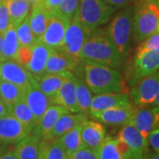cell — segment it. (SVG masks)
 Returning a JSON list of instances; mask_svg holds the SVG:
<instances>
[{
    "instance_id": "cell-46",
    "label": "cell",
    "mask_w": 159,
    "mask_h": 159,
    "mask_svg": "<svg viewBox=\"0 0 159 159\" xmlns=\"http://www.w3.org/2000/svg\"><path fill=\"white\" fill-rule=\"evenodd\" d=\"M6 144H5V143H3L2 142H0V155L6 150Z\"/></svg>"
},
{
    "instance_id": "cell-14",
    "label": "cell",
    "mask_w": 159,
    "mask_h": 159,
    "mask_svg": "<svg viewBox=\"0 0 159 159\" xmlns=\"http://www.w3.org/2000/svg\"><path fill=\"white\" fill-rule=\"evenodd\" d=\"M76 82L77 77L73 73L67 72L66 78L52 100L53 104L62 105L70 112H80L76 102Z\"/></svg>"
},
{
    "instance_id": "cell-20",
    "label": "cell",
    "mask_w": 159,
    "mask_h": 159,
    "mask_svg": "<svg viewBox=\"0 0 159 159\" xmlns=\"http://www.w3.org/2000/svg\"><path fill=\"white\" fill-rule=\"evenodd\" d=\"M135 106L132 103L126 106H118L102 111L96 119L111 125H124L131 122Z\"/></svg>"
},
{
    "instance_id": "cell-51",
    "label": "cell",
    "mask_w": 159,
    "mask_h": 159,
    "mask_svg": "<svg viewBox=\"0 0 159 159\" xmlns=\"http://www.w3.org/2000/svg\"><path fill=\"white\" fill-rule=\"evenodd\" d=\"M1 1H2V0H0V2H1Z\"/></svg>"
},
{
    "instance_id": "cell-23",
    "label": "cell",
    "mask_w": 159,
    "mask_h": 159,
    "mask_svg": "<svg viewBox=\"0 0 159 159\" xmlns=\"http://www.w3.org/2000/svg\"><path fill=\"white\" fill-rule=\"evenodd\" d=\"M155 122V110L147 107V105L134 108L131 123L136 127L142 136L148 140V134L153 130Z\"/></svg>"
},
{
    "instance_id": "cell-8",
    "label": "cell",
    "mask_w": 159,
    "mask_h": 159,
    "mask_svg": "<svg viewBox=\"0 0 159 159\" xmlns=\"http://www.w3.org/2000/svg\"><path fill=\"white\" fill-rule=\"evenodd\" d=\"M91 33L86 30L74 15L66 28L60 50L69 55L80 57L81 48Z\"/></svg>"
},
{
    "instance_id": "cell-31",
    "label": "cell",
    "mask_w": 159,
    "mask_h": 159,
    "mask_svg": "<svg viewBox=\"0 0 159 159\" xmlns=\"http://www.w3.org/2000/svg\"><path fill=\"white\" fill-rule=\"evenodd\" d=\"M10 24L16 27L29 16L30 4L28 0H7Z\"/></svg>"
},
{
    "instance_id": "cell-49",
    "label": "cell",
    "mask_w": 159,
    "mask_h": 159,
    "mask_svg": "<svg viewBox=\"0 0 159 159\" xmlns=\"http://www.w3.org/2000/svg\"><path fill=\"white\" fill-rule=\"evenodd\" d=\"M157 4H158V6H159V0H157Z\"/></svg>"
},
{
    "instance_id": "cell-28",
    "label": "cell",
    "mask_w": 159,
    "mask_h": 159,
    "mask_svg": "<svg viewBox=\"0 0 159 159\" xmlns=\"http://www.w3.org/2000/svg\"><path fill=\"white\" fill-rule=\"evenodd\" d=\"M9 114L16 118L31 131H33L36 125L34 114L29 108L28 103L24 100V98L11 105L9 108Z\"/></svg>"
},
{
    "instance_id": "cell-19",
    "label": "cell",
    "mask_w": 159,
    "mask_h": 159,
    "mask_svg": "<svg viewBox=\"0 0 159 159\" xmlns=\"http://www.w3.org/2000/svg\"><path fill=\"white\" fill-rule=\"evenodd\" d=\"M118 138L124 141L135 153L144 157V153L148 148V140L142 136L140 131L131 122L123 125Z\"/></svg>"
},
{
    "instance_id": "cell-1",
    "label": "cell",
    "mask_w": 159,
    "mask_h": 159,
    "mask_svg": "<svg viewBox=\"0 0 159 159\" xmlns=\"http://www.w3.org/2000/svg\"><path fill=\"white\" fill-rule=\"evenodd\" d=\"M82 60V59H81ZM84 81L95 94L127 92L129 89L123 75L113 67L83 60Z\"/></svg>"
},
{
    "instance_id": "cell-17",
    "label": "cell",
    "mask_w": 159,
    "mask_h": 159,
    "mask_svg": "<svg viewBox=\"0 0 159 159\" xmlns=\"http://www.w3.org/2000/svg\"><path fill=\"white\" fill-rule=\"evenodd\" d=\"M50 50L41 39L35 40L30 45V57L25 68L33 76H39L44 73Z\"/></svg>"
},
{
    "instance_id": "cell-7",
    "label": "cell",
    "mask_w": 159,
    "mask_h": 159,
    "mask_svg": "<svg viewBox=\"0 0 159 159\" xmlns=\"http://www.w3.org/2000/svg\"><path fill=\"white\" fill-rule=\"evenodd\" d=\"M159 69V51H148L135 53L134 63L130 67L128 78L131 83L135 84L140 79L154 74Z\"/></svg>"
},
{
    "instance_id": "cell-25",
    "label": "cell",
    "mask_w": 159,
    "mask_h": 159,
    "mask_svg": "<svg viewBox=\"0 0 159 159\" xmlns=\"http://www.w3.org/2000/svg\"><path fill=\"white\" fill-rule=\"evenodd\" d=\"M69 157L57 138L41 139L38 159H67Z\"/></svg>"
},
{
    "instance_id": "cell-44",
    "label": "cell",
    "mask_w": 159,
    "mask_h": 159,
    "mask_svg": "<svg viewBox=\"0 0 159 159\" xmlns=\"http://www.w3.org/2000/svg\"><path fill=\"white\" fill-rule=\"evenodd\" d=\"M153 104V108L155 109L157 111H159V91L158 93H157V97H156V98H155V101H154Z\"/></svg>"
},
{
    "instance_id": "cell-5",
    "label": "cell",
    "mask_w": 159,
    "mask_h": 159,
    "mask_svg": "<svg viewBox=\"0 0 159 159\" xmlns=\"http://www.w3.org/2000/svg\"><path fill=\"white\" fill-rule=\"evenodd\" d=\"M114 11L113 6L103 0H80L74 15L83 28L92 33L108 21Z\"/></svg>"
},
{
    "instance_id": "cell-24",
    "label": "cell",
    "mask_w": 159,
    "mask_h": 159,
    "mask_svg": "<svg viewBox=\"0 0 159 159\" xmlns=\"http://www.w3.org/2000/svg\"><path fill=\"white\" fill-rule=\"evenodd\" d=\"M88 120V117L86 113H75L70 114L66 113L59 117L53 129L51 131V137L52 138H58L64 134L67 133L68 131L74 129V127L80 125H82L85 121ZM50 137V138H51Z\"/></svg>"
},
{
    "instance_id": "cell-6",
    "label": "cell",
    "mask_w": 159,
    "mask_h": 159,
    "mask_svg": "<svg viewBox=\"0 0 159 159\" xmlns=\"http://www.w3.org/2000/svg\"><path fill=\"white\" fill-rule=\"evenodd\" d=\"M159 91V72L140 79L130 91V99L137 106L153 104Z\"/></svg>"
},
{
    "instance_id": "cell-45",
    "label": "cell",
    "mask_w": 159,
    "mask_h": 159,
    "mask_svg": "<svg viewBox=\"0 0 159 159\" xmlns=\"http://www.w3.org/2000/svg\"><path fill=\"white\" fill-rule=\"evenodd\" d=\"M2 49H3V34H0V59L2 56Z\"/></svg>"
},
{
    "instance_id": "cell-41",
    "label": "cell",
    "mask_w": 159,
    "mask_h": 159,
    "mask_svg": "<svg viewBox=\"0 0 159 159\" xmlns=\"http://www.w3.org/2000/svg\"><path fill=\"white\" fill-rule=\"evenodd\" d=\"M108 5L115 7H123L127 6L132 0H103Z\"/></svg>"
},
{
    "instance_id": "cell-4",
    "label": "cell",
    "mask_w": 159,
    "mask_h": 159,
    "mask_svg": "<svg viewBox=\"0 0 159 159\" xmlns=\"http://www.w3.org/2000/svg\"><path fill=\"white\" fill-rule=\"evenodd\" d=\"M134 12V9L133 6H129L119 11L111 20L108 28L107 34L109 38L113 43L122 58L126 57L130 49L133 35Z\"/></svg>"
},
{
    "instance_id": "cell-43",
    "label": "cell",
    "mask_w": 159,
    "mask_h": 159,
    "mask_svg": "<svg viewBox=\"0 0 159 159\" xmlns=\"http://www.w3.org/2000/svg\"><path fill=\"white\" fill-rule=\"evenodd\" d=\"M9 114V109L6 105V103L2 101V99L0 98V118L4 117Z\"/></svg>"
},
{
    "instance_id": "cell-48",
    "label": "cell",
    "mask_w": 159,
    "mask_h": 159,
    "mask_svg": "<svg viewBox=\"0 0 159 159\" xmlns=\"http://www.w3.org/2000/svg\"><path fill=\"white\" fill-rule=\"evenodd\" d=\"M149 159H159V152L158 153L153 155V156H152V157H151Z\"/></svg>"
},
{
    "instance_id": "cell-27",
    "label": "cell",
    "mask_w": 159,
    "mask_h": 159,
    "mask_svg": "<svg viewBox=\"0 0 159 159\" xmlns=\"http://www.w3.org/2000/svg\"><path fill=\"white\" fill-rule=\"evenodd\" d=\"M15 27L9 25L8 29L3 34V49L0 61L3 60H15L17 57L18 51L20 49Z\"/></svg>"
},
{
    "instance_id": "cell-11",
    "label": "cell",
    "mask_w": 159,
    "mask_h": 159,
    "mask_svg": "<svg viewBox=\"0 0 159 159\" xmlns=\"http://www.w3.org/2000/svg\"><path fill=\"white\" fill-rule=\"evenodd\" d=\"M130 104H132V101L127 92L97 94L92 97L89 112L94 118H97L102 111L107 109Z\"/></svg>"
},
{
    "instance_id": "cell-21",
    "label": "cell",
    "mask_w": 159,
    "mask_h": 159,
    "mask_svg": "<svg viewBox=\"0 0 159 159\" xmlns=\"http://www.w3.org/2000/svg\"><path fill=\"white\" fill-rule=\"evenodd\" d=\"M51 17V14L45 8L43 1L33 5L31 13L29 15V20L35 40L42 38Z\"/></svg>"
},
{
    "instance_id": "cell-10",
    "label": "cell",
    "mask_w": 159,
    "mask_h": 159,
    "mask_svg": "<svg viewBox=\"0 0 159 159\" xmlns=\"http://www.w3.org/2000/svg\"><path fill=\"white\" fill-rule=\"evenodd\" d=\"M80 57H74L60 49L50 50L44 73L48 74H64L73 73L80 64Z\"/></svg>"
},
{
    "instance_id": "cell-12",
    "label": "cell",
    "mask_w": 159,
    "mask_h": 159,
    "mask_svg": "<svg viewBox=\"0 0 159 159\" xmlns=\"http://www.w3.org/2000/svg\"><path fill=\"white\" fill-rule=\"evenodd\" d=\"M31 132L26 125L10 114L0 118V142L6 145L17 143Z\"/></svg>"
},
{
    "instance_id": "cell-36",
    "label": "cell",
    "mask_w": 159,
    "mask_h": 159,
    "mask_svg": "<svg viewBox=\"0 0 159 159\" xmlns=\"http://www.w3.org/2000/svg\"><path fill=\"white\" fill-rule=\"evenodd\" d=\"M148 51H159V31L142 41L141 44L137 48L136 53Z\"/></svg>"
},
{
    "instance_id": "cell-18",
    "label": "cell",
    "mask_w": 159,
    "mask_h": 159,
    "mask_svg": "<svg viewBox=\"0 0 159 159\" xmlns=\"http://www.w3.org/2000/svg\"><path fill=\"white\" fill-rule=\"evenodd\" d=\"M81 141L83 147L97 150L105 139V129L102 124L87 120L81 126Z\"/></svg>"
},
{
    "instance_id": "cell-30",
    "label": "cell",
    "mask_w": 159,
    "mask_h": 159,
    "mask_svg": "<svg viewBox=\"0 0 159 159\" xmlns=\"http://www.w3.org/2000/svg\"><path fill=\"white\" fill-rule=\"evenodd\" d=\"M81 126L82 125H78L57 138L68 157H71L75 151L83 147L80 134Z\"/></svg>"
},
{
    "instance_id": "cell-15",
    "label": "cell",
    "mask_w": 159,
    "mask_h": 159,
    "mask_svg": "<svg viewBox=\"0 0 159 159\" xmlns=\"http://www.w3.org/2000/svg\"><path fill=\"white\" fill-rule=\"evenodd\" d=\"M68 110L59 104H51L50 105L46 111L42 116V118L35 125L33 133L39 137L40 139H45L51 137V131L54 125L62 115L69 113Z\"/></svg>"
},
{
    "instance_id": "cell-47",
    "label": "cell",
    "mask_w": 159,
    "mask_h": 159,
    "mask_svg": "<svg viewBox=\"0 0 159 159\" xmlns=\"http://www.w3.org/2000/svg\"><path fill=\"white\" fill-rule=\"evenodd\" d=\"M29 1V3L30 5H34V4H36V3H39L41 1H43V0H28Z\"/></svg>"
},
{
    "instance_id": "cell-39",
    "label": "cell",
    "mask_w": 159,
    "mask_h": 159,
    "mask_svg": "<svg viewBox=\"0 0 159 159\" xmlns=\"http://www.w3.org/2000/svg\"><path fill=\"white\" fill-rule=\"evenodd\" d=\"M148 143L156 151L159 152V128L150 132L148 136Z\"/></svg>"
},
{
    "instance_id": "cell-35",
    "label": "cell",
    "mask_w": 159,
    "mask_h": 159,
    "mask_svg": "<svg viewBox=\"0 0 159 159\" xmlns=\"http://www.w3.org/2000/svg\"><path fill=\"white\" fill-rule=\"evenodd\" d=\"M79 2L80 0H62L57 7L56 13L70 22L78 8Z\"/></svg>"
},
{
    "instance_id": "cell-38",
    "label": "cell",
    "mask_w": 159,
    "mask_h": 159,
    "mask_svg": "<svg viewBox=\"0 0 159 159\" xmlns=\"http://www.w3.org/2000/svg\"><path fill=\"white\" fill-rule=\"evenodd\" d=\"M72 159H98L97 151L92 148L82 147L75 151L71 157Z\"/></svg>"
},
{
    "instance_id": "cell-13",
    "label": "cell",
    "mask_w": 159,
    "mask_h": 159,
    "mask_svg": "<svg viewBox=\"0 0 159 159\" xmlns=\"http://www.w3.org/2000/svg\"><path fill=\"white\" fill-rule=\"evenodd\" d=\"M68 24L69 22L67 20L57 15V13L51 14V20L41 38L42 42L49 49H60Z\"/></svg>"
},
{
    "instance_id": "cell-26",
    "label": "cell",
    "mask_w": 159,
    "mask_h": 159,
    "mask_svg": "<svg viewBox=\"0 0 159 159\" xmlns=\"http://www.w3.org/2000/svg\"><path fill=\"white\" fill-rule=\"evenodd\" d=\"M40 140L39 137L33 133L17 142L14 150L18 159H38Z\"/></svg>"
},
{
    "instance_id": "cell-3",
    "label": "cell",
    "mask_w": 159,
    "mask_h": 159,
    "mask_svg": "<svg viewBox=\"0 0 159 159\" xmlns=\"http://www.w3.org/2000/svg\"><path fill=\"white\" fill-rule=\"evenodd\" d=\"M159 31L157 0H141L134 12L133 34L135 42H142Z\"/></svg>"
},
{
    "instance_id": "cell-50",
    "label": "cell",
    "mask_w": 159,
    "mask_h": 159,
    "mask_svg": "<svg viewBox=\"0 0 159 159\" xmlns=\"http://www.w3.org/2000/svg\"><path fill=\"white\" fill-rule=\"evenodd\" d=\"M67 159H72V158H71V157H68V158H67Z\"/></svg>"
},
{
    "instance_id": "cell-34",
    "label": "cell",
    "mask_w": 159,
    "mask_h": 159,
    "mask_svg": "<svg viewBox=\"0 0 159 159\" xmlns=\"http://www.w3.org/2000/svg\"><path fill=\"white\" fill-rule=\"evenodd\" d=\"M16 34H17L18 41L20 46H30L33 44L35 38H34L33 32L31 30L29 25V16L24 20L15 27Z\"/></svg>"
},
{
    "instance_id": "cell-22",
    "label": "cell",
    "mask_w": 159,
    "mask_h": 159,
    "mask_svg": "<svg viewBox=\"0 0 159 159\" xmlns=\"http://www.w3.org/2000/svg\"><path fill=\"white\" fill-rule=\"evenodd\" d=\"M35 85L45 94L50 99L53 100L57 91L61 88L66 78V73L64 74H48L43 73L39 76H33ZM53 103V102H52Z\"/></svg>"
},
{
    "instance_id": "cell-9",
    "label": "cell",
    "mask_w": 159,
    "mask_h": 159,
    "mask_svg": "<svg viewBox=\"0 0 159 159\" xmlns=\"http://www.w3.org/2000/svg\"><path fill=\"white\" fill-rule=\"evenodd\" d=\"M0 79L26 89L34 82L33 75L15 60L0 61Z\"/></svg>"
},
{
    "instance_id": "cell-37",
    "label": "cell",
    "mask_w": 159,
    "mask_h": 159,
    "mask_svg": "<svg viewBox=\"0 0 159 159\" xmlns=\"http://www.w3.org/2000/svg\"><path fill=\"white\" fill-rule=\"evenodd\" d=\"M10 25V18L7 8V0L0 2V34H4Z\"/></svg>"
},
{
    "instance_id": "cell-42",
    "label": "cell",
    "mask_w": 159,
    "mask_h": 159,
    "mask_svg": "<svg viewBox=\"0 0 159 159\" xmlns=\"http://www.w3.org/2000/svg\"><path fill=\"white\" fill-rule=\"evenodd\" d=\"M0 159H18L15 150H5L0 155Z\"/></svg>"
},
{
    "instance_id": "cell-29",
    "label": "cell",
    "mask_w": 159,
    "mask_h": 159,
    "mask_svg": "<svg viewBox=\"0 0 159 159\" xmlns=\"http://www.w3.org/2000/svg\"><path fill=\"white\" fill-rule=\"evenodd\" d=\"M25 89L21 87L0 79V98L8 109L13 103L24 98Z\"/></svg>"
},
{
    "instance_id": "cell-33",
    "label": "cell",
    "mask_w": 159,
    "mask_h": 159,
    "mask_svg": "<svg viewBox=\"0 0 159 159\" xmlns=\"http://www.w3.org/2000/svg\"><path fill=\"white\" fill-rule=\"evenodd\" d=\"M98 159H122L116 146L115 139L105 137L101 146L97 149Z\"/></svg>"
},
{
    "instance_id": "cell-16",
    "label": "cell",
    "mask_w": 159,
    "mask_h": 159,
    "mask_svg": "<svg viewBox=\"0 0 159 159\" xmlns=\"http://www.w3.org/2000/svg\"><path fill=\"white\" fill-rule=\"evenodd\" d=\"M24 100L34 114L36 125L48 107L53 104L51 99L35 85L34 82L25 89Z\"/></svg>"
},
{
    "instance_id": "cell-2",
    "label": "cell",
    "mask_w": 159,
    "mask_h": 159,
    "mask_svg": "<svg viewBox=\"0 0 159 159\" xmlns=\"http://www.w3.org/2000/svg\"><path fill=\"white\" fill-rule=\"evenodd\" d=\"M80 57L110 67H117L122 62V57L109 38L108 34H89L81 48Z\"/></svg>"
},
{
    "instance_id": "cell-40",
    "label": "cell",
    "mask_w": 159,
    "mask_h": 159,
    "mask_svg": "<svg viewBox=\"0 0 159 159\" xmlns=\"http://www.w3.org/2000/svg\"><path fill=\"white\" fill-rule=\"evenodd\" d=\"M62 0H43V3L45 8L51 14H54L57 11V7L59 6Z\"/></svg>"
},
{
    "instance_id": "cell-32",
    "label": "cell",
    "mask_w": 159,
    "mask_h": 159,
    "mask_svg": "<svg viewBox=\"0 0 159 159\" xmlns=\"http://www.w3.org/2000/svg\"><path fill=\"white\" fill-rule=\"evenodd\" d=\"M92 95L90 89L82 79L77 78L76 82V102L80 112L87 113L89 111Z\"/></svg>"
}]
</instances>
